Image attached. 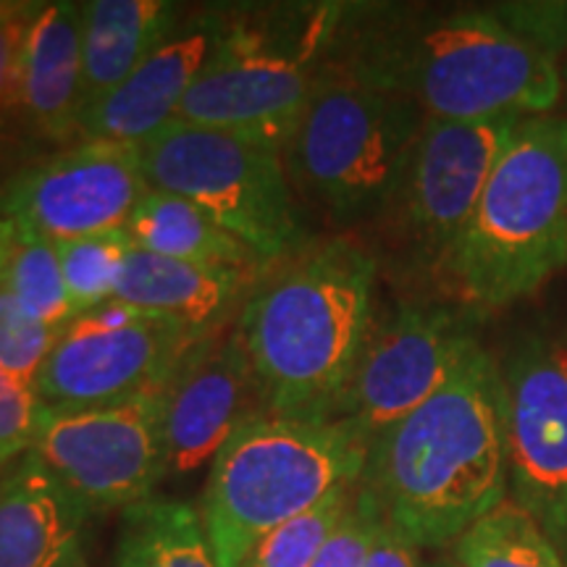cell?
<instances>
[{
	"label": "cell",
	"instance_id": "obj_1",
	"mask_svg": "<svg viewBox=\"0 0 567 567\" xmlns=\"http://www.w3.org/2000/svg\"><path fill=\"white\" fill-rule=\"evenodd\" d=\"M384 520L413 547L457 542L507 496L502 368L481 344L439 392L381 431L363 478Z\"/></svg>",
	"mask_w": 567,
	"mask_h": 567
},
{
	"label": "cell",
	"instance_id": "obj_2",
	"mask_svg": "<svg viewBox=\"0 0 567 567\" xmlns=\"http://www.w3.org/2000/svg\"><path fill=\"white\" fill-rule=\"evenodd\" d=\"M337 69L442 122L547 116L563 97L557 61L496 11L417 13L368 27Z\"/></svg>",
	"mask_w": 567,
	"mask_h": 567
},
{
	"label": "cell",
	"instance_id": "obj_3",
	"mask_svg": "<svg viewBox=\"0 0 567 567\" xmlns=\"http://www.w3.org/2000/svg\"><path fill=\"white\" fill-rule=\"evenodd\" d=\"M375 268L363 247L334 239L245 302L237 337L266 413L326 421L371 337Z\"/></svg>",
	"mask_w": 567,
	"mask_h": 567
},
{
	"label": "cell",
	"instance_id": "obj_4",
	"mask_svg": "<svg viewBox=\"0 0 567 567\" xmlns=\"http://www.w3.org/2000/svg\"><path fill=\"white\" fill-rule=\"evenodd\" d=\"M567 266V116L517 124L496 161L444 281L471 310L507 308Z\"/></svg>",
	"mask_w": 567,
	"mask_h": 567
},
{
	"label": "cell",
	"instance_id": "obj_5",
	"mask_svg": "<svg viewBox=\"0 0 567 567\" xmlns=\"http://www.w3.org/2000/svg\"><path fill=\"white\" fill-rule=\"evenodd\" d=\"M368 442L323 417L252 413L213 457L203 526L218 567H243L250 551L337 488L363 478Z\"/></svg>",
	"mask_w": 567,
	"mask_h": 567
},
{
	"label": "cell",
	"instance_id": "obj_6",
	"mask_svg": "<svg viewBox=\"0 0 567 567\" xmlns=\"http://www.w3.org/2000/svg\"><path fill=\"white\" fill-rule=\"evenodd\" d=\"M425 124L408 97L326 66L287 145V174L337 224L375 218L394 203Z\"/></svg>",
	"mask_w": 567,
	"mask_h": 567
},
{
	"label": "cell",
	"instance_id": "obj_7",
	"mask_svg": "<svg viewBox=\"0 0 567 567\" xmlns=\"http://www.w3.org/2000/svg\"><path fill=\"white\" fill-rule=\"evenodd\" d=\"M339 19V6H308L287 30L221 19L210 59L174 122L229 132L284 155L323 80L318 59Z\"/></svg>",
	"mask_w": 567,
	"mask_h": 567
},
{
	"label": "cell",
	"instance_id": "obj_8",
	"mask_svg": "<svg viewBox=\"0 0 567 567\" xmlns=\"http://www.w3.org/2000/svg\"><path fill=\"white\" fill-rule=\"evenodd\" d=\"M140 151L151 189L195 203L260 260L305 252L308 234L281 153L184 122L163 126Z\"/></svg>",
	"mask_w": 567,
	"mask_h": 567
},
{
	"label": "cell",
	"instance_id": "obj_9",
	"mask_svg": "<svg viewBox=\"0 0 567 567\" xmlns=\"http://www.w3.org/2000/svg\"><path fill=\"white\" fill-rule=\"evenodd\" d=\"M172 316L111 300L76 316L40 368L34 392L45 408L84 410L161 394L197 339Z\"/></svg>",
	"mask_w": 567,
	"mask_h": 567
},
{
	"label": "cell",
	"instance_id": "obj_10",
	"mask_svg": "<svg viewBox=\"0 0 567 567\" xmlns=\"http://www.w3.org/2000/svg\"><path fill=\"white\" fill-rule=\"evenodd\" d=\"M476 310L410 300L373 326L326 421L350 425L368 446L431 400L478 347Z\"/></svg>",
	"mask_w": 567,
	"mask_h": 567
},
{
	"label": "cell",
	"instance_id": "obj_11",
	"mask_svg": "<svg viewBox=\"0 0 567 567\" xmlns=\"http://www.w3.org/2000/svg\"><path fill=\"white\" fill-rule=\"evenodd\" d=\"M32 450L90 515L153 499L168 473L158 394L103 408H40Z\"/></svg>",
	"mask_w": 567,
	"mask_h": 567
},
{
	"label": "cell",
	"instance_id": "obj_12",
	"mask_svg": "<svg viewBox=\"0 0 567 567\" xmlns=\"http://www.w3.org/2000/svg\"><path fill=\"white\" fill-rule=\"evenodd\" d=\"M147 189L140 145L80 140L17 168L0 195V216L59 245L124 229Z\"/></svg>",
	"mask_w": 567,
	"mask_h": 567
},
{
	"label": "cell",
	"instance_id": "obj_13",
	"mask_svg": "<svg viewBox=\"0 0 567 567\" xmlns=\"http://www.w3.org/2000/svg\"><path fill=\"white\" fill-rule=\"evenodd\" d=\"M520 122L523 118H425L405 179L389 205L396 216V231L415 264L444 271L476 213L496 161Z\"/></svg>",
	"mask_w": 567,
	"mask_h": 567
},
{
	"label": "cell",
	"instance_id": "obj_14",
	"mask_svg": "<svg viewBox=\"0 0 567 567\" xmlns=\"http://www.w3.org/2000/svg\"><path fill=\"white\" fill-rule=\"evenodd\" d=\"M502 389L509 496L567 551V331L528 337Z\"/></svg>",
	"mask_w": 567,
	"mask_h": 567
},
{
	"label": "cell",
	"instance_id": "obj_15",
	"mask_svg": "<svg viewBox=\"0 0 567 567\" xmlns=\"http://www.w3.org/2000/svg\"><path fill=\"white\" fill-rule=\"evenodd\" d=\"M250 394L252 373L237 329L197 339L158 394L168 473L184 476L216 457L234 429L252 415Z\"/></svg>",
	"mask_w": 567,
	"mask_h": 567
},
{
	"label": "cell",
	"instance_id": "obj_16",
	"mask_svg": "<svg viewBox=\"0 0 567 567\" xmlns=\"http://www.w3.org/2000/svg\"><path fill=\"white\" fill-rule=\"evenodd\" d=\"M221 17L200 13L184 21L126 80L82 113V140L142 145L179 113L184 97L210 59Z\"/></svg>",
	"mask_w": 567,
	"mask_h": 567
},
{
	"label": "cell",
	"instance_id": "obj_17",
	"mask_svg": "<svg viewBox=\"0 0 567 567\" xmlns=\"http://www.w3.org/2000/svg\"><path fill=\"white\" fill-rule=\"evenodd\" d=\"M82 3H42L21 55L17 111L42 140L74 145L82 140L84 63Z\"/></svg>",
	"mask_w": 567,
	"mask_h": 567
},
{
	"label": "cell",
	"instance_id": "obj_18",
	"mask_svg": "<svg viewBox=\"0 0 567 567\" xmlns=\"http://www.w3.org/2000/svg\"><path fill=\"white\" fill-rule=\"evenodd\" d=\"M87 517L38 452H24L0 478V567L66 565L84 551Z\"/></svg>",
	"mask_w": 567,
	"mask_h": 567
},
{
	"label": "cell",
	"instance_id": "obj_19",
	"mask_svg": "<svg viewBox=\"0 0 567 567\" xmlns=\"http://www.w3.org/2000/svg\"><path fill=\"white\" fill-rule=\"evenodd\" d=\"M245 281L247 268L189 264L134 245L113 300L145 313L172 316L195 331H210L243 292Z\"/></svg>",
	"mask_w": 567,
	"mask_h": 567
},
{
	"label": "cell",
	"instance_id": "obj_20",
	"mask_svg": "<svg viewBox=\"0 0 567 567\" xmlns=\"http://www.w3.org/2000/svg\"><path fill=\"white\" fill-rule=\"evenodd\" d=\"M84 109L116 90L147 55L179 30V6L168 0L82 3Z\"/></svg>",
	"mask_w": 567,
	"mask_h": 567
},
{
	"label": "cell",
	"instance_id": "obj_21",
	"mask_svg": "<svg viewBox=\"0 0 567 567\" xmlns=\"http://www.w3.org/2000/svg\"><path fill=\"white\" fill-rule=\"evenodd\" d=\"M124 229L140 250L163 258L231 268H252L260 260L203 208L163 189H147Z\"/></svg>",
	"mask_w": 567,
	"mask_h": 567
},
{
	"label": "cell",
	"instance_id": "obj_22",
	"mask_svg": "<svg viewBox=\"0 0 567 567\" xmlns=\"http://www.w3.org/2000/svg\"><path fill=\"white\" fill-rule=\"evenodd\" d=\"M111 567H218L195 507L145 499L122 513Z\"/></svg>",
	"mask_w": 567,
	"mask_h": 567
},
{
	"label": "cell",
	"instance_id": "obj_23",
	"mask_svg": "<svg viewBox=\"0 0 567 567\" xmlns=\"http://www.w3.org/2000/svg\"><path fill=\"white\" fill-rule=\"evenodd\" d=\"M460 567H567L538 520L505 496L455 542Z\"/></svg>",
	"mask_w": 567,
	"mask_h": 567
},
{
	"label": "cell",
	"instance_id": "obj_24",
	"mask_svg": "<svg viewBox=\"0 0 567 567\" xmlns=\"http://www.w3.org/2000/svg\"><path fill=\"white\" fill-rule=\"evenodd\" d=\"M0 284L40 323L63 329L74 318L61 271L59 245L40 234H17L9 260L0 271Z\"/></svg>",
	"mask_w": 567,
	"mask_h": 567
},
{
	"label": "cell",
	"instance_id": "obj_25",
	"mask_svg": "<svg viewBox=\"0 0 567 567\" xmlns=\"http://www.w3.org/2000/svg\"><path fill=\"white\" fill-rule=\"evenodd\" d=\"M132 247L134 243L126 229H111L59 243L61 271L74 318L113 300Z\"/></svg>",
	"mask_w": 567,
	"mask_h": 567
},
{
	"label": "cell",
	"instance_id": "obj_26",
	"mask_svg": "<svg viewBox=\"0 0 567 567\" xmlns=\"http://www.w3.org/2000/svg\"><path fill=\"white\" fill-rule=\"evenodd\" d=\"M360 484V481H358ZM358 484L342 486L331 492L321 505L308 513L292 517L266 538H260L258 547L250 551L243 567H310L321 555L331 534L350 513Z\"/></svg>",
	"mask_w": 567,
	"mask_h": 567
},
{
	"label": "cell",
	"instance_id": "obj_27",
	"mask_svg": "<svg viewBox=\"0 0 567 567\" xmlns=\"http://www.w3.org/2000/svg\"><path fill=\"white\" fill-rule=\"evenodd\" d=\"M59 334L61 329L32 318L0 284V371L21 384L34 386Z\"/></svg>",
	"mask_w": 567,
	"mask_h": 567
},
{
	"label": "cell",
	"instance_id": "obj_28",
	"mask_svg": "<svg viewBox=\"0 0 567 567\" xmlns=\"http://www.w3.org/2000/svg\"><path fill=\"white\" fill-rule=\"evenodd\" d=\"M381 526H384V515L371 492L358 484L350 513L344 515V520L339 523V528L331 534L310 567H363Z\"/></svg>",
	"mask_w": 567,
	"mask_h": 567
},
{
	"label": "cell",
	"instance_id": "obj_29",
	"mask_svg": "<svg viewBox=\"0 0 567 567\" xmlns=\"http://www.w3.org/2000/svg\"><path fill=\"white\" fill-rule=\"evenodd\" d=\"M40 396L34 386L21 384L0 371V460H13L32 450L40 421Z\"/></svg>",
	"mask_w": 567,
	"mask_h": 567
},
{
	"label": "cell",
	"instance_id": "obj_30",
	"mask_svg": "<svg viewBox=\"0 0 567 567\" xmlns=\"http://www.w3.org/2000/svg\"><path fill=\"white\" fill-rule=\"evenodd\" d=\"M42 3L0 0V113L17 109L21 55Z\"/></svg>",
	"mask_w": 567,
	"mask_h": 567
},
{
	"label": "cell",
	"instance_id": "obj_31",
	"mask_svg": "<svg viewBox=\"0 0 567 567\" xmlns=\"http://www.w3.org/2000/svg\"><path fill=\"white\" fill-rule=\"evenodd\" d=\"M363 567H421V563H417V547H413L405 536L396 534L384 520Z\"/></svg>",
	"mask_w": 567,
	"mask_h": 567
},
{
	"label": "cell",
	"instance_id": "obj_32",
	"mask_svg": "<svg viewBox=\"0 0 567 567\" xmlns=\"http://www.w3.org/2000/svg\"><path fill=\"white\" fill-rule=\"evenodd\" d=\"M17 226H13L9 218L0 216V271H3L6 260H9V252L13 243H17Z\"/></svg>",
	"mask_w": 567,
	"mask_h": 567
},
{
	"label": "cell",
	"instance_id": "obj_33",
	"mask_svg": "<svg viewBox=\"0 0 567 567\" xmlns=\"http://www.w3.org/2000/svg\"><path fill=\"white\" fill-rule=\"evenodd\" d=\"M557 69H559V82H563V95H567V42L557 55Z\"/></svg>",
	"mask_w": 567,
	"mask_h": 567
},
{
	"label": "cell",
	"instance_id": "obj_34",
	"mask_svg": "<svg viewBox=\"0 0 567 567\" xmlns=\"http://www.w3.org/2000/svg\"><path fill=\"white\" fill-rule=\"evenodd\" d=\"M9 182H11V176H6V158H3V153H0V195H3L6 184Z\"/></svg>",
	"mask_w": 567,
	"mask_h": 567
},
{
	"label": "cell",
	"instance_id": "obj_35",
	"mask_svg": "<svg viewBox=\"0 0 567 567\" xmlns=\"http://www.w3.org/2000/svg\"><path fill=\"white\" fill-rule=\"evenodd\" d=\"M61 567H87V563H84V551H80V555H74L66 565H61Z\"/></svg>",
	"mask_w": 567,
	"mask_h": 567
},
{
	"label": "cell",
	"instance_id": "obj_36",
	"mask_svg": "<svg viewBox=\"0 0 567 567\" xmlns=\"http://www.w3.org/2000/svg\"><path fill=\"white\" fill-rule=\"evenodd\" d=\"M425 567H460L457 563H446V559H444V563H434V565H425Z\"/></svg>",
	"mask_w": 567,
	"mask_h": 567
},
{
	"label": "cell",
	"instance_id": "obj_37",
	"mask_svg": "<svg viewBox=\"0 0 567 567\" xmlns=\"http://www.w3.org/2000/svg\"><path fill=\"white\" fill-rule=\"evenodd\" d=\"M11 463L9 460H0V478H3V473H6V467H9Z\"/></svg>",
	"mask_w": 567,
	"mask_h": 567
}]
</instances>
